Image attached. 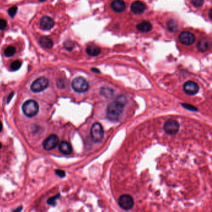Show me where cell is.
<instances>
[{"instance_id": "obj_1", "label": "cell", "mask_w": 212, "mask_h": 212, "mask_svg": "<svg viewBox=\"0 0 212 212\" xmlns=\"http://www.w3.org/2000/svg\"><path fill=\"white\" fill-rule=\"evenodd\" d=\"M125 104V98L123 97L110 103L106 108V116L108 119L111 122L118 121L122 114Z\"/></svg>"}, {"instance_id": "obj_2", "label": "cell", "mask_w": 212, "mask_h": 212, "mask_svg": "<svg viewBox=\"0 0 212 212\" xmlns=\"http://www.w3.org/2000/svg\"><path fill=\"white\" fill-rule=\"evenodd\" d=\"M39 110V105L33 100H29L24 103L22 106V110L26 116L32 118L38 114Z\"/></svg>"}, {"instance_id": "obj_3", "label": "cell", "mask_w": 212, "mask_h": 212, "mask_svg": "<svg viewBox=\"0 0 212 212\" xmlns=\"http://www.w3.org/2000/svg\"><path fill=\"white\" fill-rule=\"evenodd\" d=\"M72 87L78 93L85 92L88 90L89 84L87 80L82 77H77L72 82Z\"/></svg>"}, {"instance_id": "obj_4", "label": "cell", "mask_w": 212, "mask_h": 212, "mask_svg": "<svg viewBox=\"0 0 212 212\" xmlns=\"http://www.w3.org/2000/svg\"><path fill=\"white\" fill-rule=\"evenodd\" d=\"M90 135L94 143H100L103 137V130L102 126L99 123H95L93 124L90 130Z\"/></svg>"}, {"instance_id": "obj_5", "label": "cell", "mask_w": 212, "mask_h": 212, "mask_svg": "<svg viewBox=\"0 0 212 212\" xmlns=\"http://www.w3.org/2000/svg\"><path fill=\"white\" fill-rule=\"evenodd\" d=\"M49 80L45 77H39L31 85V90L35 93L41 92L46 90L49 86Z\"/></svg>"}, {"instance_id": "obj_6", "label": "cell", "mask_w": 212, "mask_h": 212, "mask_svg": "<svg viewBox=\"0 0 212 212\" xmlns=\"http://www.w3.org/2000/svg\"><path fill=\"white\" fill-rule=\"evenodd\" d=\"M118 203L121 208L128 210L132 208L133 205H134V200H133L131 196L124 194L119 197Z\"/></svg>"}, {"instance_id": "obj_7", "label": "cell", "mask_w": 212, "mask_h": 212, "mask_svg": "<svg viewBox=\"0 0 212 212\" xmlns=\"http://www.w3.org/2000/svg\"><path fill=\"white\" fill-rule=\"evenodd\" d=\"M59 143V137L56 135H51L43 143V148L46 150H51L55 148Z\"/></svg>"}, {"instance_id": "obj_8", "label": "cell", "mask_w": 212, "mask_h": 212, "mask_svg": "<svg viewBox=\"0 0 212 212\" xmlns=\"http://www.w3.org/2000/svg\"><path fill=\"white\" fill-rule=\"evenodd\" d=\"M179 123L174 119H169L164 124V130L169 135H175L179 130Z\"/></svg>"}, {"instance_id": "obj_9", "label": "cell", "mask_w": 212, "mask_h": 212, "mask_svg": "<svg viewBox=\"0 0 212 212\" xmlns=\"http://www.w3.org/2000/svg\"><path fill=\"white\" fill-rule=\"evenodd\" d=\"M195 36L192 33L184 31L179 35V41L182 44L185 46H190L193 44L195 41Z\"/></svg>"}, {"instance_id": "obj_10", "label": "cell", "mask_w": 212, "mask_h": 212, "mask_svg": "<svg viewBox=\"0 0 212 212\" xmlns=\"http://www.w3.org/2000/svg\"><path fill=\"white\" fill-rule=\"evenodd\" d=\"M198 85L195 82L193 81H188L184 85V92L188 95H195L198 93Z\"/></svg>"}, {"instance_id": "obj_11", "label": "cell", "mask_w": 212, "mask_h": 212, "mask_svg": "<svg viewBox=\"0 0 212 212\" xmlns=\"http://www.w3.org/2000/svg\"><path fill=\"white\" fill-rule=\"evenodd\" d=\"M146 4L140 1H135L131 4V11L134 14H136L143 13L145 11V9H146Z\"/></svg>"}, {"instance_id": "obj_12", "label": "cell", "mask_w": 212, "mask_h": 212, "mask_svg": "<svg viewBox=\"0 0 212 212\" xmlns=\"http://www.w3.org/2000/svg\"><path fill=\"white\" fill-rule=\"evenodd\" d=\"M40 26L42 29L50 30L54 26V21L50 17L44 16L41 20Z\"/></svg>"}, {"instance_id": "obj_13", "label": "cell", "mask_w": 212, "mask_h": 212, "mask_svg": "<svg viewBox=\"0 0 212 212\" xmlns=\"http://www.w3.org/2000/svg\"><path fill=\"white\" fill-rule=\"evenodd\" d=\"M111 7L114 11L121 13L126 9V3L123 0H114L111 3Z\"/></svg>"}, {"instance_id": "obj_14", "label": "cell", "mask_w": 212, "mask_h": 212, "mask_svg": "<svg viewBox=\"0 0 212 212\" xmlns=\"http://www.w3.org/2000/svg\"><path fill=\"white\" fill-rule=\"evenodd\" d=\"M59 149L62 154L65 155H69L72 152V146L67 141L60 142L59 146Z\"/></svg>"}, {"instance_id": "obj_15", "label": "cell", "mask_w": 212, "mask_h": 212, "mask_svg": "<svg viewBox=\"0 0 212 212\" xmlns=\"http://www.w3.org/2000/svg\"><path fill=\"white\" fill-rule=\"evenodd\" d=\"M138 31L142 33H148L152 29V25L148 21H143L136 26Z\"/></svg>"}, {"instance_id": "obj_16", "label": "cell", "mask_w": 212, "mask_h": 212, "mask_svg": "<svg viewBox=\"0 0 212 212\" xmlns=\"http://www.w3.org/2000/svg\"><path fill=\"white\" fill-rule=\"evenodd\" d=\"M197 49L200 52H206L207 51L210 47L208 41L206 39H202L200 40L197 45Z\"/></svg>"}, {"instance_id": "obj_17", "label": "cell", "mask_w": 212, "mask_h": 212, "mask_svg": "<svg viewBox=\"0 0 212 212\" xmlns=\"http://www.w3.org/2000/svg\"><path fill=\"white\" fill-rule=\"evenodd\" d=\"M86 52L91 56H96L100 54L101 49L98 46L96 45H90L87 47Z\"/></svg>"}, {"instance_id": "obj_18", "label": "cell", "mask_w": 212, "mask_h": 212, "mask_svg": "<svg viewBox=\"0 0 212 212\" xmlns=\"http://www.w3.org/2000/svg\"><path fill=\"white\" fill-rule=\"evenodd\" d=\"M40 44L42 47H43L46 49H50L53 46V42L52 41L47 37H41L39 41Z\"/></svg>"}, {"instance_id": "obj_19", "label": "cell", "mask_w": 212, "mask_h": 212, "mask_svg": "<svg viewBox=\"0 0 212 212\" xmlns=\"http://www.w3.org/2000/svg\"><path fill=\"white\" fill-rule=\"evenodd\" d=\"M100 94L106 98H110L113 95V90L110 87H102L100 90Z\"/></svg>"}, {"instance_id": "obj_20", "label": "cell", "mask_w": 212, "mask_h": 212, "mask_svg": "<svg viewBox=\"0 0 212 212\" xmlns=\"http://www.w3.org/2000/svg\"><path fill=\"white\" fill-rule=\"evenodd\" d=\"M167 27L170 32H175L177 27V23L174 20H169L167 22Z\"/></svg>"}, {"instance_id": "obj_21", "label": "cell", "mask_w": 212, "mask_h": 212, "mask_svg": "<svg viewBox=\"0 0 212 212\" xmlns=\"http://www.w3.org/2000/svg\"><path fill=\"white\" fill-rule=\"evenodd\" d=\"M16 53V49L13 46H9L4 51V55L7 57L13 56Z\"/></svg>"}, {"instance_id": "obj_22", "label": "cell", "mask_w": 212, "mask_h": 212, "mask_svg": "<svg viewBox=\"0 0 212 212\" xmlns=\"http://www.w3.org/2000/svg\"><path fill=\"white\" fill-rule=\"evenodd\" d=\"M21 62L20 61V60H15V61L11 63L10 67L11 70H17L21 67Z\"/></svg>"}, {"instance_id": "obj_23", "label": "cell", "mask_w": 212, "mask_h": 212, "mask_svg": "<svg viewBox=\"0 0 212 212\" xmlns=\"http://www.w3.org/2000/svg\"><path fill=\"white\" fill-rule=\"evenodd\" d=\"M59 197H60V194H57L56 196H54L53 197H51V198H49L47 200V204L50 205H52V206L56 205L57 200L59 198Z\"/></svg>"}, {"instance_id": "obj_24", "label": "cell", "mask_w": 212, "mask_h": 212, "mask_svg": "<svg viewBox=\"0 0 212 212\" xmlns=\"http://www.w3.org/2000/svg\"><path fill=\"white\" fill-rule=\"evenodd\" d=\"M192 4L195 7H201L204 3V0H191Z\"/></svg>"}, {"instance_id": "obj_25", "label": "cell", "mask_w": 212, "mask_h": 212, "mask_svg": "<svg viewBox=\"0 0 212 212\" xmlns=\"http://www.w3.org/2000/svg\"><path fill=\"white\" fill-rule=\"evenodd\" d=\"M17 10V7H13L12 8L9 9L8 14H9L10 16L13 17L16 14Z\"/></svg>"}, {"instance_id": "obj_26", "label": "cell", "mask_w": 212, "mask_h": 212, "mask_svg": "<svg viewBox=\"0 0 212 212\" xmlns=\"http://www.w3.org/2000/svg\"><path fill=\"white\" fill-rule=\"evenodd\" d=\"M64 47H65V48H66L67 49L71 50L72 48L74 47L73 42H72L70 41L66 42H65V44H64Z\"/></svg>"}, {"instance_id": "obj_27", "label": "cell", "mask_w": 212, "mask_h": 212, "mask_svg": "<svg viewBox=\"0 0 212 212\" xmlns=\"http://www.w3.org/2000/svg\"><path fill=\"white\" fill-rule=\"evenodd\" d=\"M7 26V22L3 19H0V29L3 30Z\"/></svg>"}, {"instance_id": "obj_28", "label": "cell", "mask_w": 212, "mask_h": 212, "mask_svg": "<svg viewBox=\"0 0 212 212\" xmlns=\"http://www.w3.org/2000/svg\"><path fill=\"white\" fill-rule=\"evenodd\" d=\"M182 105L185 108L188 109V110H189L190 111H197V109L195 107L190 105L189 104H182Z\"/></svg>"}, {"instance_id": "obj_29", "label": "cell", "mask_w": 212, "mask_h": 212, "mask_svg": "<svg viewBox=\"0 0 212 212\" xmlns=\"http://www.w3.org/2000/svg\"><path fill=\"white\" fill-rule=\"evenodd\" d=\"M55 172L60 177H64L65 176V172L62 170H60V169H57Z\"/></svg>"}, {"instance_id": "obj_30", "label": "cell", "mask_w": 212, "mask_h": 212, "mask_svg": "<svg viewBox=\"0 0 212 212\" xmlns=\"http://www.w3.org/2000/svg\"><path fill=\"white\" fill-rule=\"evenodd\" d=\"M13 96H14V93H13V92H12V93L9 95V96H8V100H7V103H8L10 101V100H11L12 97H13Z\"/></svg>"}, {"instance_id": "obj_31", "label": "cell", "mask_w": 212, "mask_h": 212, "mask_svg": "<svg viewBox=\"0 0 212 212\" xmlns=\"http://www.w3.org/2000/svg\"><path fill=\"white\" fill-rule=\"evenodd\" d=\"M3 124H2V123H1V121H0V132H1V131H2V130H3Z\"/></svg>"}, {"instance_id": "obj_32", "label": "cell", "mask_w": 212, "mask_h": 212, "mask_svg": "<svg viewBox=\"0 0 212 212\" xmlns=\"http://www.w3.org/2000/svg\"><path fill=\"white\" fill-rule=\"evenodd\" d=\"M92 70L93 71V72H96V73H98H98H100V71H99V70L98 69H92Z\"/></svg>"}, {"instance_id": "obj_33", "label": "cell", "mask_w": 212, "mask_h": 212, "mask_svg": "<svg viewBox=\"0 0 212 212\" xmlns=\"http://www.w3.org/2000/svg\"><path fill=\"white\" fill-rule=\"evenodd\" d=\"M22 210V207H20L19 208H18V209H16V210H14V211H21Z\"/></svg>"}, {"instance_id": "obj_34", "label": "cell", "mask_w": 212, "mask_h": 212, "mask_svg": "<svg viewBox=\"0 0 212 212\" xmlns=\"http://www.w3.org/2000/svg\"><path fill=\"white\" fill-rule=\"evenodd\" d=\"M1 147H2V144H1V143H0V149H1Z\"/></svg>"}, {"instance_id": "obj_35", "label": "cell", "mask_w": 212, "mask_h": 212, "mask_svg": "<svg viewBox=\"0 0 212 212\" xmlns=\"http://www.w3.org/2000/svg\"><path fill=\"white\" fill-rule=\"evenodd\" d=\"M44 1V0H40V1Z\"/></svg>"}]
</instances>
